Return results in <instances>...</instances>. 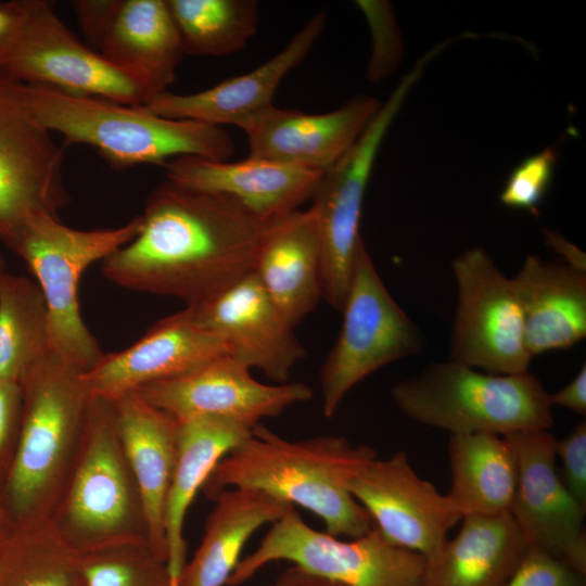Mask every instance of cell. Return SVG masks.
Listing matches in <instances>:
<instances>
[{
  "instance_id": "cell-1",
  "label": "cell",
  "mask_w": 586,
  "mask_h": 586,
  "mask_svg": "<svg viewBox=\"0 0 586 586\" xmlns=\"http://www.w3.org/2000/svg\"><path fill=\"white\" fill-rule=\"evenodd\" d=\"M138 235L101 263L114 284L199 304L253 271L272 221L232 198L166 179L149 194Z\"/></svg>"
},
{
  "instance_id": "cell-2",
  "label": "cell",
  "mask_w": 586,
  "mask_h": 586,
  "mask_svg": "<svg viewBox=\"0 0 586 586\" xmlns=\"http://www.w3.org/2000/svg\"><path fill=\"white\" fill-rule=\"evenodd\" d=\"M375 457L373 448L341 435L290 441L259 423L216 464L202 492L213 500L230 487L257 489L315 513L333 536L356 538L373 524L347 483Z\"/></svg>"
},
{
  "instance_id": "cell-3",
  "label": "cell",
  "mask_w": 586,
  "mask_h": 586,
  "mask_svg": "<svg viewBox=\"0 0 586 586\" xmlns=\"http://www.w3.org/2000/svg\"><path fill=\"white\" fill-rule=\"evenodd\" d=\"M22 425L0 506L14 527L49 522L80 454L94 396L84 372L54 352L17 380Z\"/></svg>"
},
{
  "instance_id": "cell-4",
  "label": "cell",
  "mask_w": 586,
  "mask_h": 586,
  "mask_svg": "<svg viewBox=\"0 0 586 586\" xmlns=\"http://www.w3.org/2000/svg\"><path fill=\"white\" fill-rule=\"evenodd\" d=\"M30 116L67 142L89 144L113 166L165 164L170 157L228 161L234 142L222 127L148 113L107 99L67 93L18 81Z\"/></svg>"
},
{
  "instance_id": "cell-5",
  "label": "cell",
  "mask_w": 586,
  "mask_h": 586,
  "mask_svg": "<svg viewBox=\"0 0 586 586\" xmlns=\"http://www.w3.org/2000/svg\"><path fill=\"white\" fill-rule=\"evenodd\" d=\"M409 419L451 435L549 430L550 393L530 371L493 374L453 361H436L391 388Z\"/></svg>"
},
{
  "instance_id": "cell-6",
  "label": "cell",
  "mask_w": 586,
  "mask_h": 586,
  "mask_svg": "<svg viewBox=\"0 0 586 586\" xmlns=\"http://www.w3.org/2000/svg\"><path fill=\"white\" fill-rule=\"evenodd\" d=\"M49 522L81 555L149 542L141 493L118 435L113 402L94 397L80 454Z\"/></svg>"
},
{
  "instance_id": "cell-7",
  "label": "cell",
  "mask_w": 586,
  "mask_h": 586,
  "mask_svg": "<svg viewBox=\"0 0 586 586\" xmlns=\"http://www.w3.org/2000/svg\"><path fill=\"white\" fill-rule=\"evenodd\" d=\"M140 227V215L116 228L80 230L58 215L41 213L24 224L10 247L26 263L44 297L53 352L81 372L104 355L80 313L82 273L132 241Z\"/></svg>"
},
{
  "instance_id": "cell-8",
  "label": "cell",
  "mask_w": 586,
  "mask_h": 586,
  "mask_svg": "<svg viewBox=\"0 0 586 586\" xmlns=\"http://www.w3.org/2000/svg\"><path fill=\"white\" fill-rule=\"evenodd\" d=\"M10 16L0 37V74L67 93L141 106L154 94L85 44L46 0L1 3Z\"/></svg>"
},
{
  "instance_id": "cell-9",
  "label": "cell",
  "mask_w": 586,
  "mask_h": 586,
  "mask_svg": "<svg viewBox=\"0 0 586 586\" xmlns=\"http://www.w3.org/2000/svg\"><path fill=\"white\" fill-rule=\"evenodd\" d=\"M281 560L345 586H423L426 566L422 556L392 544L374 526L342 540L313 528L292 508L239 561L227 586H240L265 565Z\"/></svg>"
},
{
  "instance_id": "cell-10",
  "label": "cell",
  "mask_w": 586,
  "mask_h": 586,
  "mask_svg": "<svg viewBox=\"0 0 586 586\" xmlns=\"http://www.w3.org/2000/svg\"><path fill=\"white\" fill-rule=\"evenodd\" d=\"M341 313L339 336L319 373L328 418L365 378L424 349L423 335L386 289L365 243L357 252Z\"/></svg>"
},
{
  "instance_id": "cell-11",
  "label": "cell",
  "mask_w": 586,
  "mask_h": 586,
  "mask_svg": "<svg viewBox=\"0 0 586 586\" xmlns=\"http://www.w3.org/2000/svg\"><path fill=\"white\" fill-rule=\"evenodd\" d=\"M426 61L400 81L353 146L323 171L311 196L321 239L322 297L341 311L360 245L359 224L374 158L390 125Z\"/></svg>"
},
{
  "instance_id": "cell-12",
  "label": "cell",
  "mask_w": 586,
  "mask_h": 586,
  "mask_svg": "<svg viewBox=\"0 0 586 586\" xmlns=\"http://www.w3.org/2000/svg\"><path fill=\"white\" fill-rule=\"evenodd\" d=\"M457 307L449 360L493 374L530 371L523 315L511 278L483 247H472L451 262Z\"/></svg>"
},
{
  "instance_id": "cell-13",
  "label": "cell",
  "mask_w": 586,
  "mask_h": 586,
  "mask_svg": "<svg viewBox=\"0 0 586 586\" xmlns=\"http://www.w3.org/2000/svg\"><path fill=\"white\" fill-rule=\"evenodd\" d=\"M64 153L27 112L18 81L0 74V241L9 249L34 215H58L69 196Z\"/></svg>"
},
{
  "instance_id": "cell-14",
  "label": "cell",
  "mask_w": 586,
  "mask_h": 586,
  "mask_svg": "<svg viewBox=\"0 0 586 586\" xmlns=\"http://www.w3.org/2000/svg\"><path fill=\"white\" fill-rule=\"evenodd\" d=\"M347 487L388 542L426 562L438 555L449 530L462 519L447 494L415 472L404 451L371 459Z\"/></svg>"
},
{
  "instance_id": "cell-15",
  "label": "cell",
  "mask_w": 586,
  "mask_h": 586,
  "mask_svg": "<svg viewBox=\"0 0 586 586\" xmlns=\"http://www.w3.org/2000/svg\"><path fill=\"white\" fill-rule=\"evenodd\" d=\"M518 459V484L510 514L532 546L586 573L585 508L570 493L556 466L557 438L548 430L504 436Z\"/></svg>"
},
{
  "instance_id": "cell-16",
  "label": "cell",
  "mask_w": 586,
  "mask_h": 586,
  "mask_svg": "<svg viewBox=\"0 0 586 586\" xmlns=\"http://www.w3.org/2000/svg\"><path fill=\"white\" fill-rule=\"evenodd\" d=\"M135 393L178 421L220 416L251 429L313 397L311 388L302 382L262 383L246 365L230 356L183 375L146 384Z\"/></svg>"
},
{
  "instance_id": "cell-17",
  "label": "cell",
  "mask_w": 586,
  "mask_h": 586,
  "mask_svg": "<svg viewBox=\"0 0 586 586\" xmlns=\"http://www.w3.org/2000/svg\"><path fill=\"white\" fill-rule=\"evenodd\" d=\"M195 319L219 336L229 356L286 383L306 351L294 326L250 272L212 297L189 306Z\"/></svg>"
},
{
  "instance_id": "cell-18",
  "label": "cell",
  "mask_w": 586,
  "mask_h": 586,
  "mask_svg": "<svg viewBox=\"0 0 586 586\" xmlns=\"http://www.w3.org/2000/svg\"><path fill=\"white\" fill-rule=\"evenodd\" d=\"M229 356L227 344L202 326L191 308L155 322L129 347L104 354L84 379L94 397L114 402L140 387L189 373Z\"/></svg>"
},
{
  "instance_id": "cell-19",
  "label": "cell",
  "mask_w": 586,
  "mask_h": 586,
  "mask_svg": "<svg viewBox=\"0 0 586 586\" xmlns=\"http://www.w3.org/2000/svg\"><path fill=\"white\" fill-rule=\"evenodd\" d=\"M380 106L368 95L322 114L272 104L239 128L246 135L249 156L324 171L353 146Z\"/></svg>"
},
{
  "instance_id": "cell-20",
  "label": "cell",
  "mask_w": 586,
  "mask_h": 586,
  "mask_svg": "<svg viewBox=\"0 0 586 586\" xmlns=\"http://www.w3.org/2000/svg\"><path fill=\"white\" fill-rule=\"evenodd\" d=\"M326 18V11L317 12L281 51L246 74L194 93L176 94L165 91L139 107L167 118L189 119L219 127H240L272 105L279 85L311 50L324 27Z\"/></svg>"
},
{
  "instance_id": "cell-21",
  "label": "cell",
  "mask_w": 586,
  "mask_h": 586,
  "mask_svg": "<svg viewBox=\"0 0 586 586\" xmlns=\"http://www.w3.org/2000/svg\"><path fill=\"white\" fill-rule=\"evenodd\" d=\"M166 179L234 199L266 221L279 219L311 199L323 171L249 156L215 161L179 156L165 163Z\"/></svg>"
},
{
  "instance_id": "cell-22",
  "label": "cell",
  "mask_w": 586,
  "mask_h": 586,
  "mask_svg": "<svg viewBox=\"0 0 586 586\" xmlns=\"http://www.w3.org/2000/svg\"><path fill=\"white\" fill-rule=\"evenodd\" d=\"M253 273L279 310L296 327L320 303L321 239L311 207L273 220L257 252Z\"/></svg>"
},
{
  "instance_id": "cell-23",
  "label": "cell",
  "mask_w": 586,
  "mask_h": 586,
  "mask_svg": "<svg viewBox=\"0 0 586 586\" xmlns=\"http://www.w3.org/2000/svg\"><path fill=\"white\" fill-rule=\"evenodd\" d=\"M113 403L118 435L141 493L149 543L167 563L164 513L177 461L179 421L135 392Z\"/></svg>"
},
{
  "instance_id": "cell-24",
  "label": "cell",
  "mask_w": 586,
  "mask_h": 586,
  "mask_svg": "<svg viewBox=\"0 0 586 586\" xmlns=\"http://www.w3.org/2000/svg\"><path fill=\"white\" fill-rule=\"evenodd\" d=\"M511 279L532 358L570 348L586 336V273L528 255Z\"/></svg>"
},
{
  "instance_id": "cell-25",
  "label": "cell",
  "mask_w": 586,
  "mask_h": 586,
  "mask_svg": "<svg viewBox=\"0 0 586 586\" xmlns=\"http://www.w3.org/2000/svg\"><path fill=\"white\" fill-rule=\"evenodd\" d=\"M97 52L154 97L168 91L184 54L166 0H120Z\"/></svg>"
},
{
  "instance_id": "cell-26",
  "label": "cell",
  "mask_w": 586,
  "mask_h": 586,
  "mask_svg": "<svg viewBox=\"0 0 586 586\" xmlns=\"http://www.w3.org/2000/svg\"><path fill=\"white\" fill-rule=\"evenodd\" d=\"M251 428L226 417L200 416L179 421L178 454L168 489L164 525L167 569L173 586L187 562L183 526L187 512L216 464L252 435Z\"/></svg>"
},
{
  "instance_id": "cell-27",
  "label": "cell",
  "mask_w": 586,
  "mask_h": 586,
  "mask_svg": "<svg viewBox=\"0 0 586 586\" xmlns=\"http://www.w3.org/2000/svg\"><path fill=\"white\" fill-rule=\"evenodd\" d=\"M426 562L423 586H505L532 546L510 513L467 515Z\"/></svg>"
},
{
  "instance_id": "cell-28",
  "label": "cell",
  "mask_w": 586,
  "mask_h": 586,
  "mask_svg": "<svg viewBox=\"0 0 586 586\" xmlns=\"http://www.w3.org/2000/svg\"><path fill=\"white\" fill-rule=\"evenodd\" d=\"M201 543L186 562L177 586H224L251 536L294 508L264 492L230 487L214 499Z\"/></svg>"
},
{
  "instance_id": "cell-29",
  "label": "cell",
  "mask_w": 586,
  "mask_h": 586,
  "mask_svg": "<svg viewBox=\"0 0 586 586\" xmlns=\"http://www.w3.org/2000/svg\"><path fill=\"white\" fill-rule=\"evenodd\" d=\"M448 497L463 517L510 513L518 484L513 445L492 433L451 435Z\"/></svg>"
},
{
  "instance_id": "cell-30",
  "label": "cell",
  "mask_w": 586,
  "mask_h": 586,
  "mask_svg": "<svg viewBox=\"0 0 586 586\" xmlns=\"http://www.w3.org/2000/svg\"><path fill=\"white\" fill-rule=\"evenodd\" d=\"M53 352L44 297L30 278L0 277V381H15L30 365Z\"/></svg>"
},
{
  "instance_id": "cell-31",
  "label": "cell",
  "mask_w": 586,
  "mask_h": 586,
  "mask_svg": "<svg viewBox=\"0 0 586 586\" xmlns=\"http://www.w3.org/2000/svg\"><path fill=\"white\" fill-rule=\"evenodd\" d=\"M0 586H86L82 555L50 522L14 527L0 551Z\"/></svg>"
},
{
  "instance_id": "cell-32",
  "label": "cell",
  "mask_w": 586,
  "mask_h": 586,
  "mask_svg": "<svg viewBox=\"0 0 586 586\" xmlns=\"http://www.w3.org/2000/svg\"><path fill=\"white\" fill-rule=\"evenodd\" d=\"M184 54L224 56L241 50L255 34L254 0H166Z\"/></svg>"
},
{
  "instance_id": "cell-33",
  "label": "cell",
  "mask_w": 586,
  "mask_h": 586,
  "mask_svg": "<svg viewBox=\"0 0 586 586\" xmlns=\"http://www.w3.org/2000/svg\"><path fill=\"white\" fill-rule=\"evenodd\" d=\"M82 559L86 586H173L166 561L148 540L107 546Z\"/></svg>"
},
{
  "instance_id": "cell-34",
  "label": "cell",
  "mask_w": 586,
  "mask_h": 586,
  "mask_svg": "<svg viewBox=\"0 0 586 586\" xmlns=\"http://www.w3.org/2000/svg\"><path fill=\"white\" fill-rule=\"evenodd\" d=\"M556 154L546 149L524 160L510 175L500 194L505 206L535 212L552 178Z\"/></svg>"
},
{
  "instance_id": "cell-35",
  "label": "cell",
  "mask_w": 586,
  "mask_h": 586,
  "mask_svg": "<svg viewBox=\"0 0 586 586\" xmlns=\"http://www.w3.org/2000/svg\"><path fill=\"white\" fill-rule=\"evenodd\" d=\"M372 31L373 48L368 77L375 81L393 71L399 58L400 39L391 7L383 1H357Z\"/></svg>"
},
{
  "instance_id": "cell-36",
  "label": "cell",
  "mask_w": 586,
  "mask_h": 586,
  "mask_svg": "<svg viewBox=\"0 0 586 586\" xmlns=\"http://www.w3.org/2000/svg\"><path fill=\"white\" fill-rule=\"evenodd\" d=\"M581 576L562 560L531 546L505 586H582Z\"/></svg>"
},
{
  "instance_id": "cell-37",
  "label": "cell",
  "mask_w": 586,
  "mask_h": 586,
  "mask_svg": "<svg viewBox=\"0 0 586 586\" xmlns=\"http://www.w3.org/2000/svg\"><path fill=\"white\" fill-rule=\"evenodd\" d=\"M22 394L17 382L0 381V486L13 466L22 425Z\"/></svg>"
},
{
  "instance_id": "cell-38",
  "label": "cell",
  "mask_w": 586,
  "mask_h": 586,
  "mask_svg": "<svg viewBox=\"0 0 586 586\" xmlns=\"http://www.w3.org/2000/svg\"><path fill=\"white\" fill-rule=\"evenodd\" d=\"M556 456L561 461L560 477L575 499L586 507V423H578L565 437L557 440Z\"/></svg>"
},
{
  "instance_id": "cell-39",
  "label": "cell",
  "mask_w": 586,
  "mask_h": 586,
  "mask_svg": "<svg viewBox=\"0 0 586 586\" xmlns=\"http://www.w3.org/2000/svg\"><path fill=\"white\" fill-rule=\"evenodd\" d=\"M119 3L120 0H79L73 2L80 28L94 50L113 20Z\"/></svg>"
},
{
  "instance_id": "cell-40",
  "label": "cell",
  "mask_w": 586,
  "mask_h": 586,
  "mask_svg": "<svg viewBox=\"0 0 586 586\" xmlns=\"http://www.w3.org/2000/svg\"><path fill=\"white\" fill-rule=\"evenodd\" d=\"M550 402L579 416L586 415V366L561 390L550 394Z\"/></svg>"
},
{
  "instance_id": "cell-41",
  "label": "cell",
  "mask_w": 586,
  "mask_h": 586,
  "mask_svg": "<svg viewBox=\"0 0 586 586\" xmlns=\"http://www.w3.org/2000/svg\"><path fill=\"white\" fill-rule=\"evenodd\" d=\"M545 243L550 250L564 259V264L579 272L586 273V255L576 245L552 230H545Z\"/></svg>"
},
{
  "instance_id": "cell-42",
  "label": "cell",
  "mask_w": 586,
  "mask_h": 586,
  "mask_svg": "<svg viewBox=\"0 0 586 586\" xmlns=\"http://www.w3.org/2000/svg\"><path fill=\"white\" fill-rule=\"evenodd\" d=\"M268 586H345L319 576L311 575L302 569L292 565L284 570Z\"/></svg>"
},
{
  "instance_id": "cell-43",
  "label": "cell",
  "mask_w": 586,
  "mask_h": 586,
  "mask_svg": "<svg viewBox=\"0 0 586 586\" xmlns=\"http://www.w3.org/2000/svg\"><path fill=\"white\" fill-rule=\"evenodd\" d=\"M14 531V524L7 513V511L0 506V551L11 534Z\"/></svg>"
},
{
  "instance_id": "cell-44",
  "label": "cell",
  "mask_w": 586,
  "mask_h": 586,
  "mask_svg": "<svg viewBox=\"0 0 586 586\" xmlns=\"http://www.w3.org/2000/svg\"><path fill=\"white\" fill-rule=\"evenodd\" d=\"M10 23V16L3 5L0 3V37L5 33Z\"/></svg>"
},
{
  "instance_id": "cell-45",
  "label": "cell",
  "mask_w": 586,
  "mask_h": 586,
  "mask_svg": "<svg viewBox=\"0 0 586 586\" xmlns=\"http://www.w3.org/2000/svg\"><path fill=\"white\" fill-rule=\"evenodd\" d=\"M5 259L4 257L0 254V277L7 271V266H5Z\"/></svg>"
}]
</instances>
